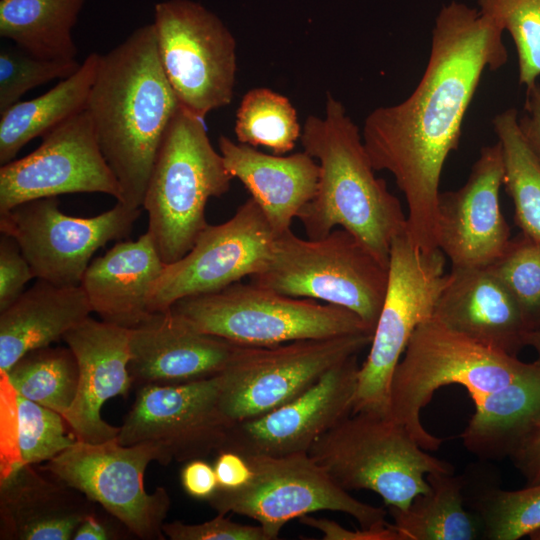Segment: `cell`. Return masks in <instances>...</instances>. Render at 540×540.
Returning <instances> with one entry per match:
<instances>
[{
    "label": "cell",
    "instance_id": "obj_1",
    "mask_svg": "<svg viewBox=\"0 0 540 540\" xmlns=\"http://www.w3.org/2000/svg\"><path fill=\"white\" fill-rule=\"evenodd\" d=\"M503 28L479 9L452 1L439 11L425 71L411 95L371 111L362 140L376 171L390 172L407 202L411 241L439 249L436 212L440 178L458 148L465 114L485 70L508 60Z\"/></svg>",
    "mask_w": 540,
    "mask_h": 540
},
{
    "label": "cell",
    "instance_id": "obj_2",
    "mask_svg": "<svg viewBox=\"0 0 540 540\" xmlns=\"http://www.w3.org/2000/svg\"><path fill=\"white\" fill-rule=\"evenodd\" d=\"M179 101L162 68L153 23L100 55L86 111L100 151L129 208L143 207L147 184Z\"/></svg>",
    "mask_w": 540,
    "mask_h": 540
},
{
    "label": "cell",
    "instance_id": "obj_3",
    "mask_svg": "<svg viewBox=\"0 0 540 540\" xmlns=\"http://www.w3.org/2000/svg\"><path fill=\"white\" fill-rule=\"evenodd\" d=\"M303 151L316 159V193L298 215L307 238L341 227L389 266L393 239L407 229L400 201L375 175L357 125L342 102L327 93L323 117L308 115L300 136Z\"/></svg>",
    "mask_w": 540,
    "mask_h": 540
},
{
    "label": "cell",
    "instance_id": "obj_4",
    "mask_svg": "<svg viewBox=\"0 0 540 540\" xmlns=\"http://www.w3.org/2000/svg\"><path fill=\"white\" fill-rule=\"evenodd\" d=\"M540 366L482 345L433 318L412 334L390 383L388 415L403 425L424 450L436 451L443 439L429 433L421 410L435 391L458 384L472 399L534 373Z\"/></svg>",
    "mask_w": 540,
    "mask_h": 540
},
{
    "label": "cell",
    "instance_id": "obj_5",
    "mask_svg": "<svg viewBox=\"0 0 540 540\" xmlns=\"http://www.w3.org/2000/svg\"><path fill=\"white\" fill-rule=\"evenodd\" d=\"M233 179L210 143L203 118L180 106L163 138L143 201L146 232L165 264L193 247L208 226V200L227 193Z\"/></svg>",
    "mask_w": 540,
    "mask_h": 540
},
{
    "label": "cell",
    "instance_id": "obj_6",
    "mask_svg": "<svg viewBox=\"0 0 540 540\" xmlns=\"http://www.w3.org/2000/svg\"><path fill=\"white\" fill-rule=\"evenodd\" d=\"M251 283L354 312L373 333L388 283V265L343 228L318 239L291 229L276 236L264 267Z\"/></svg>",
    "mask_w": 540,
    "mask_h": 540
},
{
    "label": "cell",
    "instance_id": "obj_7",
    "mask_svg": "<svg viewBox=\"0 0 540 540\" xmlns=\"http://www.w3.org/2000/svg\"><path fill=\"white\" fill-rule=\"evenodd\" d=\"M307 453L342 489L371 490L387 507H408L428 490L427 474L454 473L453 465L428 454L403 425L376 412L351 413Z\"/></svg>",
    "mask_w": 540,
    "mask_h": 540
},
{
    "label": "cell",
    "instance_id": "obj_8",
    "mask_svg": "<svg viewBox=\"0 0 540 540\" xmlns=\"http://www.w3.org/2000/svg\"><path fill=\"white\" fill-rule=\"evenodd\" d=\"M169 309L195 329L240 346L268 347L304 339L373 335L348 309L287 296L251 282L185 297Z\"/></svg>",
    "mask_w": 540,
    "mask_h": 540
},
{
    "label": "cell",
    "instance_id": "obj_9",
    "mask_svg": "<svg viewBox=\"0 0 540 540\" xmlns=\"http://www.w3.org/2000/svg\"><path fill=\"white\" fill-rule=\"evenodd\" d=\"M445 255L425 252L403 232L391 244L388 283L369 353L359 368L351 413H388L389 388L406 346L423 322L433 318L446 285Z\"/></svg>",
    "mask_w": 540,
    "mask_h": 540
},
{
    "label": "cell",
    "instance_id": "obj_10",
    "mask_svg": "<svg viewBox=\"0 0 540 540\" xmlns=\"http://www.w3.org/2000/svg\"><path fill=\"white\" fill-rule=\"evenodd\" d=\"M253 470L248 484L219 488L207 503L219 514L235 513L258 522L269 540L291 520L317 511L342 512L362 528L387 522V511L361 502L342 489L308 453L244 455Z\"/></svg>",
    "mask_w": 540,
    "mask_h": 540
},
{
    "label": "cell",
    "instance_id": "obj_11",
    "mask_svg": "<svg viewBox=\"0 0 540 540\" xmlns=\"http://www.w3.org/2000/svg\"><path fill=\"white\" fill-rule=\"evenodd\" d=\"M157 49L180 106L203 118L229 105L237 72L236 40L223 21L199 2L155 4Z\"/></svg>",
    "mask_w": 540,
    "mask_h": 540
},
{
    "label": "cell",
    "instance_id": "obj_12",
    "mask_svg": "<svg viewBox=\"0 0 540 540\" xmlns=\"http://www.w3.org/2000/svg\"><path fill=\"white\" fill-rule=\"evenodd\" d=\"M372 337L360 333L268 347L239 346L219 375L221 410L232 423L265 414L303 394L338 363L358 355Z\"/></svg>",
    "mask_w": 540,
    "mask_h": 540
},
{
    "label": "cell",
    "instance_id": "obj_13",
    "mask_svg": "<svg viewBox=\"0 0 540 540\" xmlns=\"http://www.w3.org/2000/svg\"><path fill=\"white\" fill-rule=\"evenodd\" d=\"M152 461H159L153 444L126 446L115 438L102 443L76 441L40 468L98 504L132 536L163 540L171 499L164 487L152 493L145 490L144 474Z\"/></svg>",
    "mask_w": 540,
    "mask_h": 540
},
{
    "label": "cell",
    "instance_id": "obj_14",
    "mask_svg": "<svg viewBox=\"0 0 540 540\" xmlns=\"http://www.w3.org/2000/svg\"><path fill=\"white\" fill-rule=\"evenodd\" d=\"M140 214L117 201L96 216L74 217L59 209L57 197H47L0 213V230L16 240L36 279L80 285L94 253L127 237Z\"/></svg>",
    "mask_w": 540,
    "mask_h": 540
},
{
    "label": "cell",
    "instance_id": "obj_15",
    "mask_svg": "<svg viewBox=\"0 0 540 540\" xmlns=\"http://www.w3.org/2000/svg\"><path fill=\"white\" fill-rule=\"evenodd\" d=\"M230 422L220 407L219 375L176 385H144L126 414L116 440L151 443L161 465L185 463L223 449Z\"/></svg>",
    "mask_w": 540,
    "mask_h": 540
},
{
    "label": "cell",
    "instance_id": "obj_16",
    "mask_svg": "<svg viewBox=\"0 0 540 540\" xmlns=\"http://www.w3.org/2000/svg\"><path fill=\"white\" fill-rule=\"evenodd\" d=\"M277 234L253 198L227 221L210 225L179 260L166 264L155 282L149 310H168L178 300L215 292L259 272Z\"/></svg>",
    "mask_w": 540,
    "mask_h": 540
},
{
    "label": "cell",
    "instance_id": "obj_17",
    "mask_svg": "<svg viewBox=\"0 0 540 540\" xmlns=\"http://www.w3.org/2000/svg\"><path fill=\"white\" fill-rule=\"evenodd\" d=\"M69 193H103L117 201L121 197L86 109L43 135L33 152L0 168V213Z\"/></svg>",
    "mask_w": 540,
    "mask_h": 540
},
{
    "label": "cell",
    "instance_id": "obj_18",
    "mask_svg": "<svg viewBox=\"0 0 540 540\" xmlns=\"http://www.w3.org/2000/svg\"><path fill=\"white\" fill-rule=\"evenodd\" d=\"M357 356L335 365L295 399L233 423L222 450L266 456L307 453L321 435L351 414L360 368Z\"/></svg>",
    "mask_w": 540,
    "mask_h": 540
},
{
    "label": "cell",
    "instance_id": "obj_19",
    "mask_svg": "<svg viewBox=\"0 0 540 540\" xmlns=\"http://www.w3.org/2000/svg\"><path fill=\"white\" fill-rule=\"evenodd\" d=\"M504 160L499 142L484 146L463 186L440 192L438 248L452 268L487 267L506 250L510 229L500 208Z\"/></svg>",
    "mask_w": 540,
    "mask_h": 540
},
{
    "label": "cell",
    "instance_id": "obj_20",
    "mask_svg": "<svg viewBox=\"0 0 540 540\" xmlns=\"http://www.w3.org/2000/svg\"><path fill=\"white\" fill-rule=\"evenodd\" d=\"M240 345L203 333L170 309L129 329L132 385H176L220 375Z\"/></svg>",
    "mask_w": 540,
    "mask_h": 540
},
{
    "label": "cell",
    "instance_id": "obj_21",
    "mask_svg": "<svg viewBox=\"0 0 540 540\" xmlns=\"http://www.w3.org/2000/svg\"><path fill=\"white\" fill-rule=\"evenodd\" d=\"M63 340L79 366L77 394L62 415L77 441L102 443L117 438L120 427L101 417L111 398L125 397L132 387L128 370L129 329L88 317Z\"/></svg>",
    "mask_w": 540,
    "mask_h": 540
},
{
    "label": "cell",
    "instance_id": "obj_22",
    "mask_svg": "<svg viewBox=\"0 0 540 540\" xmlns=\"http://www.w3.org/2000/svg\"><path fill=\"white\" fill-rule=\"evenodd\" d=\"M433 319L513 356L526 346L530 332L515 300L487 267L451 268Z\"/></svg>",
    "mask_w": 540,
    "mask_h": 540
},
{
    "label": "cell",
    "instance_id": "obj_23",
    "mask_svg": "<svg viewBox=\"0 0 540 540\" xmlns=\"http://www.w3.org/2000/svg\"><path fill=\"white\" fill-rule=\"evenodd\" d=\"M97 505L39 465L21 466L1 477L0 539L72 540Z\"/></svg>",
    "mask_w": 540,
    "mask_h": 540
},
{
    "label": "cell",
    "instance_id": "obj_24",
    "mask_svg": "<svg viewBox=\"0 0 540 540\" xmlns=\"http://www.w3.org/2000/svg\"><path fill=\"white\" fill-rule=\"evenodd\" d=\"M219 152L233 178L249 191L279 235L314 197L319 182V164L305 151L282 156L266 154L255 147L236 143L221 135Z\"/></svg>",
    "mask_w": 540,
    "mask_h": 540
},
{
    "label": "cell",
    "instance_id": "obj_25",
    "mask_svg": "<svg viewBox=\"0 0 540 540\" xmlns=\"http://www.w3.org/2000/svg\"><path fill=\"white\" fill-rule=\"evenodd\" d=\"M165 265L145 232L93 259L80 285L102 321L131 329L151 314L150 295Z\"/></svg>",
    "mask_w": 540,
    "mask_h": 540
},
{
    "label": "cell",
    "instance_id": "obj_26",
    "mask_svg": "<svg viewBox=\"0 0 540 540\" xmlns=\"http://www.w3.org/2000/svg\"><path fill=\"white\" fill-rule=\"evenodd\" d=\"M92 312L81 285L62 286L37 279L0 311V372L27 352L63 339Z\"/></svg>",
    "mask_w": 540,
    "mask_h": 540
},
{
    "label": "cell",
    "instance_id": "obj_27",
    "mask_svg": "<svg viewBox=\"0 0 540 540\" xmlns=\"http://www.w3.org/2000/svg\"><path fill=\"white\" fill-rule=\"evenodd\" d=\"M472 400L475 413L461 434L466 449L483 459L510 456L540 421V367Z\"/></svg>",
    "mask_w": 540,
    "mask_h": 540
},
{
    "label": "cell",
    "instance_id": "obj_28",
    "mask_svg": "<svg viewBox=\"0 0 540 540\" xmlns=\"http://www.w3.org/2000/svg\"><path fill=\"white\" fill-rule=\"evenodd\" d=\"M100 54L91 53L80 68L55 87L0 113V164L15 159L31 140L84 111L97 73Z\"/></svg>",
    "mask_w": 540,
    "mask_h": 540
},
{
    "label": "cell",
    "instance_id": "obj_29",
    "mask_svg": "<svg viewBox=\"0 0 540 540\" xmlns=\"http://www.w3.org/2000/svg\"><path fill=\"white\" fill-rule=\"evenodd\" d=\"M84 1L1 0L0 35L41 59H75L72 29Z\"/></svg>",
    "mask_w": 540,
    "mask_h": 540
},
{
    "label": "cell",
    "instance_id": "obj_30",
    "mask_svg": "<svg viewBox=\"0 0 540 540\" xmlns=\"http://www.w3.org/2000/svg\"><path fill=\"white\" fill-rule=\"evenodd\" d=\"M429 488L408 507L388 506L387 512L401 540H474L478 523L464 508L462 476L429 473Z\"/></svg>",
    "mask_w": 540,
    "mask_h": 540
},
{
    "label": "cell",
    "instance_id": "obj_31",
    "mask_svg": "<svg viewBox=\"0 0 540 540\" xmlns=\"http://www.w3.org/2000/svg\"><path fill=\"white\" fill-rule=\"evenodd\" d=\"M3 373L15 392L63 415L78 389L79 366L67 347H41L23 355Z\"/></svg>",
    "mask_w": 540,
    "mask_h": 540
},
{
    "label": "cell",
    "instance_id": "obj_32",
    "mask_svg": "<svg viewBox=\"0 0 540 540\" xmlns=\"http://www.w3.org/2000/svg\"><path fill=\"white\" fill-rule=\"evenodd\" d=\"M494 132L504 160V186L513 201L521 232L540 239V165L518 127V112L509 108L494 116Z\"/></svg>",
    "mask_w": 540,
    "mask_h": 540
},
{
    "label": "cell",
    "instance_id": "obj_33",
    "mask_svg": "<svg viewBox=\"0 0 540 540\" xmlns=\"http://www.w3.org/2000/svg\"><path fill=\"white\" fill-rule=\"evenodd\" d=\"M234 132L239 143L263 146L273 154L283 155L295 148L302 128L287 97L259 87L243 96L236 112Z\"/></svg>",
    "mask_w": 540,
    "mask_h": 540
},
{
    "label": "cell",
    "instance_id": "obj_34",
    "mask_svg": "<svg viewBox=\"0 0 540 540\" xmlns=\"http://www.w3.org/2000/svg\"><path fill=\"white\" fill-rule=\"evenodd\" d=\"M474 505L489 540H516L540 528V483L519 490L491 488Z\"/></svg>",
    "mask_w": 540,
    "mask_h": 540
},
{
    "label": "cell",
    "instance_id": "obj_35",
    "mask_svg": "<svg viewBox=\"0 0 540 540\" xmlns=\"http://www.w3.org/2000/svg\"><path fill=\"white\" fill-rule=\"evenodd\" d=\"M487 268L518 305L530 331L540 328V239L521 232Z\"/></svg>",
    "mask_w": 540,
    "mask_h": 540
},
{
    "label": "cell",
    "instance_id": "obj_36",
    "mask_svg": "<svg viewBox=\"0 0 540 540\" xmlns=\"http://www.w3.org/2000/svg\"><path fill=\"white\" fill-rule=\"evenodd\" d=\"M478 5L510 34L519 84L532 87L540 76V0H478Z\"/></svg>",
    "mask_w": 540,
    "mask_h": 540
},
{
    "label": "cell",
    "instance_id": "obj_37",
    "mask_svg": "<svg viewBox=\"0 0 540 540\" xmlns=\"http://www.w3.org/2000/svg\"><path fill=\"white\" fill-rule=\"evenodd\" d=\"M19 467L47 462L77 440L58 412L16 393Z\"/></svg>",
    "mask_w": 540,
    "mask_h": 540
},
{
    "label": "cell",
    "instance_id": "obj_38",
    "mask_svg": "<svg viewBox=\"0 0 540 540\" xmlns=\"http://www.w3.org/2000/svg\"><path fill=\"white\" fill-rule=\"evenodd\" d=\"M80 66L75 59H41L16 45L1 48L0 113L20 101L21 96L30 89L54 79L70 77Z\"/></svg>",
    "mask_w": 540,
    "mask_h": 540
},
{
    "label": "cell",
    "instance_id": "obj_39",
    "mask_svg": "<svg viewBox=\"0 0 540 540\" xmlns=\"http://www.w3.org/2000/svg\"><path fill=\"white\" fill-rule=\"evenodd\" d=\"M162 530L171 540H269L260 525L236 523L219 513L213 519L198 524L165 522Z\"/></svg>",
    "mask_w": 540,
    "mask_h": 540
},
{
    "label": "cell",
    "instance_id": "obj_40",
    "mask_svg": "<svg viewBox=\"0 0 540 540\" xmlns=\"http://www.w3.org/2000/svg\"><path fill=\"white\" fill-rule=\"evenodd\" d=\"M35 278L34 272L16 240L3 234L0 238V311L11 305Z\"/></svg>",
    "mask_w": 540,
    "mask_h": 540
},
{
    "label": "cell",
    "instance_id": "obj_41",
    "mask_svg": "<svg viewBox=\"0 0 540 540\" xmlns=\"http://www.w3.org/2000/svg\"><path fill=\"white\" fill-rule=\"evenodd\" d=\"M298 520L300 523L318 530L325 540H401L399 532L393 524L388 522L370 528L360 527L349 530L327 518L304 515Z\"/></svg>",
    "mask_w": 540,
    "mask_h": 540
},
{
    "label": "cell",
    "instance_id": "obj_42",
    "mask_svg": "<svg viewBox=\"0 0 540 540\" xmlns=\"http://www.w3.org/2000/svg\"><path fill=\"white\" fill-rule=\"evenodd\" d=\"M180 483L187 495L205 501L209 500L219 487L214 467L203 458L185 462L180 471Z\"/></svg>",
    "mask_w": 540,
    "mask_h": 540
},
{
    "label": "cell",
    "instance_id": "obj_43",
    "mask_svg": "<svg viewBox=\"0 0 540 540\" xmlns=\"http://www.w3.org/2000/svg\"><path fill=\"white\" fill-rule=\"evenodd\" d=\"M216 454L213 467L219 488L236 490L249 483L253 470L244 455L232 450H220Z\"/></svg>",
    "mask_w": 540,
    "mask_h": 540
},
{
    "label": "cell",
    "instance_id": "obj_44",
    "mask_svg": "<svg viewBox=\"0 0 540 540\" xmlns=\"http://www.w3.org/2000/svg\"><path fill=\"white\" fill-rule=\"evenodd\" d=\"M132 535L114 516L102 507L89 513L77 527L72 540H118Z\"/></svg>",
    "mask_w": 540,
    "mask_h": 540
},
{
    "label": "cell",
    "instance_id": "obj_45",
    "mask_svg": "<svg viewBox=\"0 0 540 540\" xmlns=\"http://www.w3.org/2000/svg\"><path fill=\"white\" fill-rule=\"evenodd\" d=\"M509 457L528 485L540 483V421L518 443Z\"/></svg>",
    "mask_w": 540,
    "mask_h": 540
},
{
    "label": "cell",
    "instance_id": "obj_46",
    "mask_svg": "<svg viewBox=\"0 0 540 540\" xmlns=\"http://www.w3.org/2000/svg\"><path fill=\"white\" fill-rule=\"evenodd\" d=\"M521 135L540 165V84L526 88L524 112L518 116Z\"/></svg>",
    "mask_w": 540,
    "mask_h": 540
},
{
    "label": "cell",
    "instance_id": "obj_47",
    "mask_svg": "<svg viewBox=\"0 0 540 540\" xmlns=\"http://www.w3.org/2000/svg\"><path fill=\"white\" fill-rule=\"evenodd\" d=\"M526 346H531L537 353L535 361L540 366V328L530 331L526 336Z\"/></svg>",
    "mask_w": 540,
    "mask_h": 540
},
{
    "label": "cell",
    "instance_id": "obj_48",
    "mask_svg": "<svg viewBox=\"0 0 540 540\" xmlns=\"http://www.w3.org/2000/svg\"><path fill=\"white\" fill-rule=\"evenodd\" d=\"M529 538L532 540H540V528L530 533Z\"/></svg>",
    "mask_w": 540,
    "mask_h": 540
}]
</instances>
